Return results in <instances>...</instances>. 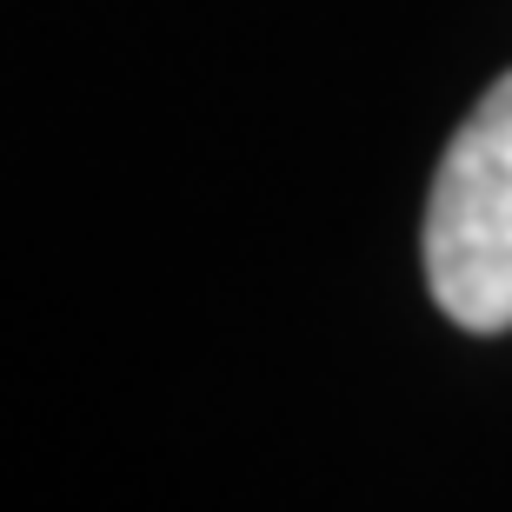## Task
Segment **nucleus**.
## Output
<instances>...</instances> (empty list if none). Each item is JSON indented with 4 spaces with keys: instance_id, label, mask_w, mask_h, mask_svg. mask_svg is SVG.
<instances>
[{
    "instance_id": "obj_1",
    "label": "nucleus",
    "mask_w": 512,
    "mask_h": 512,
    "mask_svg": "<svg viewBox=\"0 0 512 512\" xmlns=\"http://www.w3.org/2000/svg\"><path fill=\"white\" fill-rule=\"evenodd\" d=\"M426 280L439 313L466 333L512 326V74L493 80L433 173Z\"/></svg>"
}]
</instances>
